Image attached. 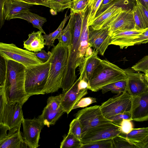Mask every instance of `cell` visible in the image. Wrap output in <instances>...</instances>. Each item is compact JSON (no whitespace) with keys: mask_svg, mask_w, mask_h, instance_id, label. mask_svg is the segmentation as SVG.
<instances>
[{"mask_svg":"<svg viewBox=\"0 0 148 148\" xmlns=\"http://www.w3.org/2000/svg\"><path fill=\"white\" fill-rule=\"evenodd\" d=\"M85 12L74 13L71 11L68 22L71 30L72 38L69 47L67 65L62 84V92H64L71 87L76 81V69L82 62L80 57L82 28Z\"/></svg>","mask_w":148,"mask_h":148,"instance_id":"6da1fadb","label":"cell"},{"mask_svg":"<svg viewBox=\"0 0 148 148\" xmlns=\"http://www.w3.org/2000/svg\"><path fill=\"white\" fill-rule=\"evenodd\" d=\"M25 71L26 67L22 64L7 60L5 88L8 100L10 103H18L23 106L31 96L25 90Z\"/></svg>","mask_w":148,"mask_h":148,"instance_id":"7a4b0ae2","label":"cell"},{"mask_svg":"<svg viewBox=\"0 0 148 148\" xmlns=\"http://www.w3.org/2000/svg\"><path fill=\"white\" fill-rule=\"evenodd\" d=\"M68 52V47L63 45L60 42L52 49L49 59V73L44 90L45 93L54 92L62 88Z\"/></svg>","mask_w":148,"mask_h":148,"instance_id":"3957f363","label":"cell"},{"mask_svg":"<svg viewBox=\"0 0 148 148\" xmlns=\"http://www.w3.org/2000/svg\"><path fill=\"white\" fill-rule=\"evenodd\" d=\"M127 78L124 69L107 60H101L88 81V89L97 92L111 83Z\"/></svg>","mask_w":148,"mask_h":148,"instance_id":"277c9868","label":"cell"},{"mask_svg":"<svg viewBox=\"0 0 148 148\" xmlns=\"http://www.w3.org/2000/svg\"><path fill=\"white\" fill-rule=\"evenodd\" d=\"M50 67L49 59L41 64L26 67L25 88L27 94L32 96L45 94L44 90Z\"/></svg>","mask_w":148,"mask_h":148,"instance_id":"5b68a950","label":"cell"},{"mask_svg":"<svg viewBox=\"0 0 148 148\" xmlns=\"http://www.w3.org/2000/svg\"><path fill=\"white\" fill-rule=\"evenodd\" d=\"M5 88V84L0 85V124L10 130L21 125L24 118L22 106L18 103L9 102Z\"/></svg>","mask_w":148,"mask_h":148,"instance_id":"8992f818","label":"cell"},{"mask_svg":"<svg viewBox=\"0 0 148 148\" xmlns=\"http://www.w3.org/2000/svg\"><path fill=\"white\" fill-rule=\"evenodd\" d=\"M0 56L5 60L19 63L26 68L43 63L37 58L35 53L19 48L13 43L1 42Z\"/></svg>","mask_w":148,"mask_h":148,"instance_id":"52a82bcc","label":"cell"},{"mask_svg":"<svg viewBox=\"0 0 148 148\" xmlns=\"http://www.w3.org/2000/svg\"><path fill=\"white\" fill-rule=\"evenodd\" d=\"M75 117L79 119L81 123L82 137L84 133L90 128L101 124L112 122L104 116L99 105L81 109L75 114Z\"/></svg>","mask_w":148,"mask_h":148,"instance_id":"ba28073f","label":"cell"},{"mask_svg":"<svg viewBox=\"0 0 148 148\" xmlns=\"http://www.w3.org/2000/svg\"><path fill=\"white\" fill-rule=\"evenodd\" d=\"M132 97L127 92L109 99L100 106L104 116L108 118L116 114L130 112Z\"/></svg>","mask_w":148,"mask_h":148,"instance_id":"9c48e42d","label":"cell"},{"mask_svg":"<svg viewBox=\"0 0 148 148\" xmlns=\"http://www.w3.org/2000/svg\"><path fill=\"white\" fill-rule=\"evenodd\" d=\"M121 134L119 126L112 122L100 125L87 130L83 134L82 143L112 139Z\"/></svg>","mask_w":148,"mask_h":148,"instance_id":"30bf717a","label":"cell"},{"mask_svg":"<svg viewBox=\"0 0 148 148\" xmlns=\"http://www.w3.org/2000/svg\"><path fill=\"white\" fill-rule=\"evenodd\" d=\"M62 96L61 94L48 98L47 105L38 117L45 125L49 127L50 125H54L65 112L61 104Z\"/></svg>","mask_w":148,"mask_h":148,"instance_id":"8fae6325","label":"cell"},{"mask_svg":"<svg viewBox=\"0 0 148 148\" xmlns=\"http://www.w3.org/2000/svg\"><path fill=\"white\" fill-rule=\"evenodd\" d=\"M22 124L23 128V139L28 147L36 148L39 146V141L41 130L45 125L38 118L23 119Z\"/></svg>","mask_w":148,"mask_h":148,"instance_id":"7c38bea8","label":"cell"},{"mask_svg":"<svg viewBox=\"0 0 148 148\" xmlns=\"http://www.w3.org/2000/svg\"><path fill=\"white\" fill-rule=\"evenodd\" d=\"M34 5L19 0H0V28L5 20H9L16 15L30 11Z\"/></svg>","mask_w":148,"mask_h":148,"instance_id":"4fadbf2b","label":"cell"},{"mask_svg":"<svg viewBox=\"0 0 148 148\" xmlns=\"http://www.w3.org/2000/svg\"><path fill=\"white\" fill-rule=\"evenodd\" d=\"M89 47L94 48L98 54L103 56L110 45V34L109 27L98 30L88 27Z\"/></svg>","mask_w":148,"mask_h":148,"instance_id":"5bb4252c","label":"cell"},{"mask_svg":"<svg viewBox=\"0 0 148 148\" xmlns=\"http://www.w3.org/2000/svg\"><path fill=\"white\" fill-rule=\"evenodd\" d=\"M82 77V76L80 75L70 89L62 94L61 104L67 114L73 110L74 106L79 100L88 93V89L80 90L78 87V83Z\"/></svg>","mask_w":148,"mask_h":148,"instance_id":"9a60e30c","label":"cell"},{"mask_svg":"<svg viewBox=\"0 0 148 148\" xmlns=\"http://www.w3.org/2000/svg\"><path fill=\"white\" fill-rule=\"evenodd\" d=\"M130 112L132 121L141 122L148 120V91L132 97Z\"/></svg>","mask_w":148,"mask_h":148,"instance_id":"2e32d148","label":"cell"},{"mask_svg":"<svg viewBox=\"0 0 148 148\" xmlns=\"http://www.w3.org/2000/svg\"><path fill=\"white\" fill-rule=\"evenodd\" d=\"M132 69H124L127 77V92L131 96L148 91V84L144 74L134 72Z\"/></svg>","mask_w":148,"mask_h":148,"instance_id":"e0dca14e","label":"cell"},{"mask_svg":"<svg viewBox=\"0 0 148 148\" xmlns=\"http://www.w3.org/2000/svg\"><path fill=\"white\" fill-rule=\"evenodd\" d=\"M135 23L132 9H123L118 16L108 25L111 34L115 31L134 29Z\"/></svg>","mask_w":148,"mask_h":148,"instance_id":"ac0fdd59","label":"cell"},{"mask_svg":"<svg viewBox=\"0 0 148 148\" xmlns=\"http://www.w3.org/2000/svg\"><path fill=\"white\" fill-rule=\"evenodd\" d=\"M123 9L122 7L116 5L114 2L104 11L95 18L89 27L95 30L109 27V25Z\"/></svg>","mask_w":148,"mask_h":148,"instance_id":"d6986e66","label":"cell"},{"mask_svg":"<svg viewBox=\"0 0 148 148\" xmlns=\"http://www.w3.org/2000/svg\"><path fill=\"white\" fill-rule=\"evenodd\" d=\"M144 30H116L111 34L110 45L119 46L121 49L132 46V42L133 40L142 33Z\"/></svg>","mask_w":148,"mask_h":148,"instance_id":"ffe728a7","label":"cell"},{"mask_svg":"<svg viewBox=\"0 0 148 148\" xmlns=\"http://www.w3.org/2000/svg\"><path fill=\"white\" fill-rule=\"evenodd\" d=\"M21 125L9 130L8 134L0 139V148L27 147L20 129Z\"/></svg>","mask_w":148,"mask_h":148,"instance_id":"44dd1931","label":"cell"},{"mask_svg":"<svg viewBox=\"0 0 148 148\" xmlns=\"http://www.w3.org/2000/svg\"><path fill=\"white\" fill-rule=\"evenodd\" d=\"M98 54L94 49L90 56L84 57L79 66L80 75L82 76V78L86 80L88 82L101 60L98 56Z\"/></svg>","mask_w":148,"mask_h":148,"instance_id":"7402d4cb","label":"cell"},{"mask_svg":"<svg viewBox=\"0 0 148 148\" xmlns=\"http://www.w3.org/2000/svg\"><path fill=\"white\" fill-rule=\"evenodd\" d=\"M42 32L38 31L33 32L28 35V38L24 41V48L35 53L40 51L44 48L45 41Z\"/></svg>","mask_w":148,"mask_h":148,"instance_id":"603a6c76","label":"cell"},{"mask_svg":"<svg viewBox=\"0 0 148 148\" xmlns=\"http://www.w3.org/2000/svg\"><path fill=\"white\" fill-rule=\"evenodd\" d=\"M16 18L24 19L31 23L34 27L38 29L44 34H46L42 28L43 24L47 21L46 18L32 13L29 10L16 15L12 19Z\"/></svg>","mask_w":148,"mask_h":148,"instance_id":"cb8c5ba5","label":"cell"},{"mask_svg":"<svg viewBox=\"0 0 148 148\" xmlns=\"http://www.w3.org/2000/svg\"><path fill=\"white\" fill-rule=\"evenodd\" d=\"M120 135L125 137L130 142L137 148L138 145L143 141L148 135V127L134 128L127 134Z\"/></svg>","mask_w":148,"mask_h":148,"instance_id":"d4e9b609","label":"cell"},{"mask_svg":"<svg viewBox=\"0 0 148 148\" xmlns=\"http://www.w3.org/2000/svg\"><path fill=\"white\" fill-rule=\"evenodd\" d=\"M67 13V12L65 14L64 19L55 31L49 34H45L43 35L45 40V45L47 46L48 49H49L51 47L54 46L55 40L56 39H58L67 21L69 18L70 14L68 16Z\"/></svg>","mask_w":148,"mask_h":148,"instance_id":"484cf974","label":"cell"},{"mask_svg":"<svg viewBox=\"0 0 148 148\" xmlns=\"http://www.w3.org/2000/svg\"><path fill=\"white\" fill-rule=\"evenodd\" d=\"M127 78L117 81L103 86L101 90L103 94L109 91L117 94L127 92Z\"/></svg>","mask_w":148,"mask_h":148,"instance_id":"4316f807","label":"cell"},{"mask_svg":"<svg viewBox=\"0 0 148 148\" xmlns=\"http://www.w3.org/2000/svg\"><path fill=\"white\" fill-rule=\"evenodd\" d=\"M72 3V0H49L45 2V6L49 8L57 13L66 9L70 8Z\"/></svg>","mask_w":148,"mask_h":148,"instance_id":"83f0119b","label":"cell"},{"mask_svg":"<svg viewBox=\"0 0 148 148\" xmlns=\"http://www.w3.org/2000/svg\"><path fill=\"white\" fill-rule=\"evenodd\" d=\"M82 143L71 133L68 132L64 137L60 145V148H81Z\"/></svg>","mask_w":148,"mask_h":148,"instance_id":"f1b7e54d","label":"cell"},{"mask_svg":"<svg viewBox=\"0 0 148 148\" xmlns=\"http://www.w3.org/2000/svg\"><path fill=\"white\" fill-rule=\"evenodd\" d=\"M81 148H113V146L112 139H108L82 143Z\"/></svg>","mask_w":148,"mask_h":148,"instance_id":"f546056e","label":"cell"},{"mask_svg":"<svg viewBox=\"0 0 148 148\" xmlns=\"http://www.w3.org/2000/svg\"><path fill=\"white\" fill-rule=\"evenodd\" d=\"M103 0H89L88 7V25L89 26L95 18L97 12Z\"/></svg>","mask_w":148,"mask_h":148,"instance_id":"4dcf8cb0","label":"cell"},{"mask_svg":"<svg viewBox=\"0 0 148 148\" xmlns=\"http://www.w3.org/2000/svg\"><path fill=\"white\" fill-rule=\"evenodd\" d=\"M72 38L71 28L68 22L65 27L61 31L58 38L59 42L63 45L68 47L70 45Z\"/></svg>","mask_w":148,"mask_h":148,"instance_id":"1f68e13d","label":"cell"},{"mask_svg":"<svg viewBox=\"0 0 148 148\" xmlns=\"http://www.w3.org/2000/svg\"><path fill=\"white\" fill-rule=\"evenodd\" d=\"M113 148H137L125 137L119 135L112 139Z\"/></svg>","mask_w":148,"mask_h":148,"instance_id":"d6a6232c","label":"cell"},{"mask_svg":"<svg viewBox=\"0 0 148 148\" xmlns=\"http://www.w3.org/2000/svg\"><path fill=\"white\" fill-rule=\"evenodd\" d=\"M89 0H73L70 9L74 13L84 12L88 8Z\"/></svg>","mask_w":148,"mask_h":148,"instance_id":"836d02e7","label":"cell"},{"mask_svg":"<svg viewBox=\"0 0 148 148\" xmlns=\"http://www.w3.org/2000/svg\"><path fill=\"white\" fill-rule=\"evenodd\" d=\"M69 132L73 134L81 141L82 127L81 123L77 118H75L71 122Z\"/></svg>","mask_w":148,"mask_h":148,"instance_id":"e575fe53","label":"cell"},{"mask_svg":"<svg viewBox=\"0 0 148 148\" xmlns=\"http://www.w3.org/2000/svg\"><path fill=\"white\" fill-rule=\"evenodd\" d=\"M132 10L135 23L134 29L140 30L146 29L139 11L136 4L133 7Z\"/></svg>","mask_w":148,"mask_h":148,"instance_id":"d590c367","label":"cell"},{"mask_svg":"<svg viewBox=\"0 0 148 148\" xmlns=\"http://www.w3.org/2000/svg\"><path fill=\"white\" fill-rule=\"evenodd\" d=\"M132 121L130 119H123L121 121L113 122L119 126L121 134H127L134 129Z\"/></svg>","mask_w":148,"mask_h":148,"instance_id":"8d00e7d4","label":"cell"},{"mask_svg":"<svg viewBox=\"0 0 148 148\" xmlns=\"http://www.w3.org/2000/svg\"><path fill=\"white\" fill-rule=\"evenodd\" d=\"M132 68L136 71L144 73L148 70V56L144 57L133 65Z\"/></svg>","mask_w":148,"mask_h":148,"instance_id":"74e56055","label":"cell"},{"mask_svg":"<svg viewBox=\"0 0 148 148\" xmlns=\"http://www.w3.org/2000/svg\"><path fill=\"white\" fill-rule=\"evenodd\" d=\"M148 42V27L144 29L143 32L138 35L132 41V46L139 45Z\"/></svg>","mask_w":148,"mask_h":148,"instance_id":"f35d334b","label":"cell"},{"mask_svg":"<svg viewBox=\"0 0 148 148\" xmlns=\"http://www.w3.org/2000/svg\"><path fill=\"white\" fill-rule=\"evenodd\" d=\"M96 102V99L95 98L91 97L82 98L74 106L73 110L78 108H84Z\"/></svg>","mask_w":148,"mask_h":148,"instance_id":"ab89813d","label":"cell"},{"mask_svg":"<svg viewBox=\"0 0 148 148\" xmlns=\"http://www.w3.org/2000/svg\"><path fill=\"white\" fill-rule=\"evenodd\" d=\"M137 6L146 28L148 27V10L138 1H136Z\"/></svg>","mask_w":148,"mask_h":148,"instance_id":"60d3db41","label":"cell"},{"mask_svg":"<svg viewBox=\"0 0 148 148\" xmlns=\"http://www.w3.org/2000/svg\"><path fill=\"white\" fill-rule=\"evenodd\" d=\"M108 119L113 122L121 121L123 119H130L132 120L130 112L118 114Z\"/></svg>","mask_w":148,"mask_h":148,"instance_id":"b9f144b4","label":"cell"},{"mask_svg":"<svg viewBox=\"0 0 148 148\" xmlns=\"http://www.w3.org/2000/svg\"><path fill=\"white\" fill-rule=\"evenodd\" d=\"M114 0H103L97 12L95 18L99 16L112 5L114 2Z\"/></svg>","mask_w":148,"mask_h":148,"instance_id":"7bdbcfd3","label":"cell"},{"mask_svg":"<svg viewBox=\"0 0 148 148\" xmlns=\"http://www.w3.org/2000/svg\"><path fill=\"white\" fill-rule=\"evenodd\" d=\"M35 54L38 59L43 63H45L49 60L51 52L50 51L47 52L45 50L42 49L40 51L35 53Z\"/></svg>","mask_w":148,"mask_h":148,"instance_id":"ee69618b","label":"cell"},{"mask_svg":"<svg viewBox=\"0 0 148 148\" xmlns=\"http://www.w3.org/2000/svg\"><path fill=\"white\" fill-rule=\"evenodd\" d=\"M34 5H41L45 6V2L43 0H19Z\"/></svg>","mask_w":148,"mask_h":148,"instance_id":"f6af8a7d","label":"cell"},{"mask_svg":"<svg viewBox=\"0 0 148 148\" xmlns=\"http://www.w3.org/2000/svg\"><path fill=\"white\" fill-rule=\"evenodd\" d=\"M134 1L132 0H114V2L116 3V5L117 4L119 5H127L129 3L132 4L133 1Z\"/></svg>","mask_w":148,"mask_h":148,"instance_id":"bcb514c9","label":"cell"},{"mask_svg":"<svg viewBox=\"0 0 148 148\" xmlns=\"http://www.w3.org/2000/svg\"><path fill=\"white\" fill-rule=\"evenodd\" d=\"M138 148H148V135L141 143L137 146Z\"/></svg>","mask_w":148,"mask_h":148,"instance_id":"7dc6e473","label":"cell"},{"mask_svg":"<svg viewBox=\"0 0 148 148\" xmlns=\"http://www.w3.org/2000/svg\"><path fill=\"white\" fill-rule=\"evenodd\" d=\"M138 1L143 5L148 10V0H132Z\"/></svg>","mask_w":148,"mask_h":148,"instance_id":"c3c4849f","label":"cell"},{"mask_svg":"<svg viewBox=\"0 0 148 148\" xmlns=\"http://www.w3.org/2000/svg\"><path fill=\"white\" fill-rule=\"evenodd\" d=\"M93 51L91 47H89L87 49L84 57H88L90 56L92 53Z\"/></svg>","mask_w":148,"mask_h":148,"instance_id":"681fc988","label":"cell"},{"mask_svg":"<svg viewBox=\"0 0 148 148\" xmlns=\"http://www.w3.org/2000/svg\"><path fill=\"white\" fill-rule=\"evenodd\" d=\"M144 73L145 78L148 84V70L146 71Z\"/></svg>","mask_w":148,"mask_h":148,"instance_id":"f907efd6","label":"cell"},{"mask_svg":"<svg viewBox=\"0 0 148 148\" xmlns=\"http://www.w3.org/2000/svg\"><path fill=\"white\" fill-rule=\"evenodd\" d=\"M43 1L45 2H47L48 1V0H43Z\"/></svg>","mask_w":148,"mask_h":148,"instance_id":"816d5d0a","label":"cell"}]
</instances>
